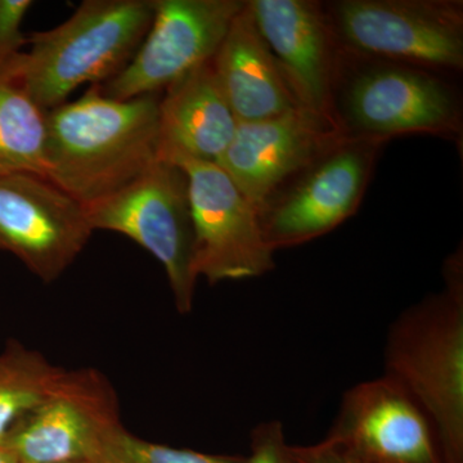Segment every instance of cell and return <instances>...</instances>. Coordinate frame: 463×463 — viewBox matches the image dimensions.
<instances>
[{"label": "cell", "instance_id": "30bf717a", "mask_svg": "<svg viewBox=\"0 0 463 463\" xmlns=\"http://www.w3.org/2000/svg\"><path fill=\"white\" fill-rule=\"evenodd\" d=\"M322 441L365 463H443L430 420L385 374L346 390Z\"/></svg>", "mask_w": 463, "mask_h": 463}, {"label": "cell", "instance_id": "ac0fdd59", "mask_svg": "<svg viewBox=\"0 0 463 463\" xmlns=\"http://www.w3.org/2000/svg\"><path fill=\"white\" fill-rule=\"evenodd\" d=\"M67 373L14 341L0 352V446L17 423L61 385Z\"/></svg>", "mask_w": 463, "mask_h": 463}, {"label": "cell", "instance_id": "7a4b0ae2", "mask_svg": "<svg viewBox=\"0 0 463 463\" xmlns=\"http://www.w3.org/2000/svg\"><path fill=\"white\" fill-rule=\"evenodd\" d=\"M462 261L448 265L447 285L390 325L383 374L430 420L443 463H463Z\"/></svg>", "mask_w": 463, "mask_h": 463}, {"label": "cell", "instance_id": "e0dca14e", "mask_svg": "<svg viewBox=\"0 0 463 463\" xmlns=\"http://www.w3.org/2000/svg\"><path fill=\"white\" fill-rule=\"evenodd\" d=\"M47 114L14 81L0 78V175L45 176Z\"/></svg>", "mask_w": 463, "mask_h": 463}, {"label": "cell", "instance_id": "ffe728a7", "mask_svg": "<svg viewBox=\"0 0 463 463\" xmlns=\"http://www.w3.org/2000/svg\"><path fill=\"white\" fill-rule=\"evenodd\" d=\"M33 5L32 0H0V76L27 44L21 25Z\"/></svg>", "mask_w": 463, "mask_h": 463}, {"label": "cell", "instance_id": "5b68a950", "mask_svg": "<svg viewBox=\"0 0 463 463\" xmlns=\"http://www.w3.org/2000/svg\"><path fill=\"white\" fill-rule=\"evenodd\" d=\"M188 181L194 223V273L210 285L264 276L274 269V250L260 213L215 163L174 158Z\"/></svg>", "mask_w": 463, "mask_h": 463}, {"label": "cell", "instance_id": "9c48e42d", "mask_svg": "<svg viewBox=\"0 0 463 463\" xmlns=\"http://www.w3.org/2000/svg\"><path fill=\"white\" fill-rule=\"evenodd\" d=\"M93 233L83 203L45 176L0 175V250L43 282L56 281Z\"/></svg>", "mask_w": 463, "mask_h": 463}, {"label": "cell", "instance_id": "9a60e30c", "mask_svg": "<svg viewBox=\"0 0 463 463\" xmlns=\"http://www.w3.org/2000/svg\"><path fill=\"white\" fill-rule=\"evenodd\" d=\"M213 69L239 123L267 120L303 108L259 32L248 2L232 21L213 58Z\"/></svg>", "mask_w": 463, "mask_h": 463}, {"label": "cell", "instance_id": "3957f363", "mask_svg": "<svg viewBox=\"0 0 463 463\" xmlns=\"http://www.w3.org/2000/svg\"><path fill=\"white\" fill-rule=\"evenodd\" d=\"M154 0H85L74 14L27 39L0 78L11 79L44 111L63 105L84 84L120 74L147 35Z\"/></svg>", "mask_w": 463, "mask_h": 463}, {"label": "cell", "instance_id": "ba28073f", "mask_svg": "<svg viewBox=\"0 0 463 463\" xmlns=\"http://www.w3.org/2000/svg\"><path fill=\"white\" fill-rule=\"evenodd\" d=\"M118 426L115 390L99 371L83 368L69 371L2 446L20 463H96L103 441Z\"/></svg>", "mask_w": 463, "mask_h": 463}, {"label": "cell", "instance_id": "7c38bea8", "mask_svg": "<svg viewBox=\"0 0 463 463\" xmlns=\"http://www.w3.org/2000/svg\"><path fill=\"white\" fill-rule=\"evenodd\" d=\"M341 125L306 108L254 123H239L216 165L263 214L286 179L312 166L346 139Z\"/></svg>", "mask_w": 463, "mask_h": 463}, {"label": "cell", "instance_id": "cb8c5ba5", "mask_svg": "<svg viewBox=\"0 0 463 463\" xmlns=\"http://www.w3.org/2000/svg\"><path fill=\"white\" fill-rule=\"evenodd\" d=\"M78 463H88V462H78Z\"/></svg>", "mask_w": 463, "mask_h": 463}, {"label": "cell", "instance_id": "44dd1931", "mask_svg": "<svg viewBox=\"0 0 463 463\" xmlns=\"http://www.w3.org/2000/svg\"><path fill=\"white\" fill-rule=\"evenodd\" d=\"M250 456L242 463H298L279 420L261 422L251 432Z\"/></svg>", "mask_w": 463, "mask_h": 463}, {"label": "cell", "instance_id": "277c9868", "mask_svg": "<svg viewBox=\"0 0 463 463\" xmlns=\"http://www.w3.org/2000/svg\"><path fill=\"white\" fill-rule=\"evenodd\" d=\"M91 230L123 234L163 264L182 315L194 307V223L188 181L181 166L158 158L111 196L85 206Z\"/></svg>", "mask_w": 463, "mask_h": 463}, {"label": "cell", "instance_id": "603a6c76", "mask_svg": "<svg viewBox=\"0 0 463 463\" xmlns=\"http://www.w3.org/2000/svg\"><path fill=\"white\" fill-rule=\"evenodd\" d=\"M0 463H20L7 447L0 446Z\"/></svg>", "mask_w": 463, "mask_h": 463}, {"label": "cell", "instance_id": "4fadbf2b", "mask_svg": "<svg viewBox=\"0 0 463 463\" xmlns=\"http://www.w3.org/2000/svg\"><path fill=\"white\" fill-rule=\"evenodd\" d=\"M358 137L385 139L408 133H458V105L443 81L419 70L381 67L359 76L346 96Z\"/></svg>", "mask_w": 463, "mask_h": 463}, {"label": "cell", "instance_id": "52a82bcc", "mask_svg": "<svg viewBox=\"0 0 463 463\" xmlns=\"http://www.w3.org/2000/svg\"><path fill=\"white\" fill-rule=\"evenodd\" d=\"M350 47L401 62L439 69L463 66V14L440 0H345L336 7Z\"/></svg>", "mask_w": 463, "mask_h": 463}, {"label": "cell", "instance_id": "6da1fadb", "mask_svg": "<svg viewBox=\"0 0 463 463\" xmlns=\"http://www.w3.org/2000/svg\"><path fill=\"white\" fill-rule=\"evenodd\" d=\"M157 94L112 99L94 85L47 114L45 178L84 206L127 187L158 160Z\"/></svg>", "mask_w": 463, "mask_h": 463}, {"label": "cell", "instance_id": "d6986e66", "mask_svg": "<svg viewBox=\"0 0 463 463\" xmlns=\"http://www.w3.org/2000/svg\"><path fill=\"white\" fill-rule=\"evenodd\" d=\"M243 457L207 455L151 443L118 426L103 441L96 463H242Z\"/></svg>", "mask_w": 463, "mask_h": 463}, {"label": "cell", "instance_id": "8fae6325", "mask_svg": "<svg viewBox=\"0 0 463 463\" xmlns=\"http://www.w3.org/2000/svg\"><path fill=\"white\" fill-rule=\"evenodd\" d=\"M380 139L353 137L307 167L303 179L261 214L270 248H291L328 233L350 218L364 197Z\"/></svg>", "mask_w": 463, "mask_h": 463}, {"label": "cell", "instance_id": "7402d4cb", "mask_svg": "<svg viewBox=\"0 0 463 463\" xmlns=\"http://www.w3.org/2000/svg\"><path fill=\"white\" fill-rule=\"evenodd\" d=\"M298 463H365L350 458L319 441L313 446L292 447Z\"/></svg>", "mask_w": 463, "mask_h": 463}, {"label": "cell", "instance_id": "2e32d148", "mask_svg": "<svg viewBox=\"0 0 463 463\" xmlns=\"http://www.w3.org/2000/svg\"><path fill=\"white\" fill-rule=\"evenodd\" d=\"M239 121L221 90L213 60L170 85L158 106V157L216 163Z\"/></svg>", "mask_w": 463, "mask_h": 463}, {"label": "cell", "instance_id": "5bb4252c", "mask_svg": "<svg viewBox=\"0 0 463 463\" xmlns=\"http://www.w3.org/2000/svg\"><path fill=\"white\" fill-rule=\"evenodd\" d=\"M248 5L298 102L340 125L332 96L334 45L319 5L307 0H251Z\"/></svg>", "mask_w": 463, "mask_h": 463}, {"label": "cell", "instance_id": "8992f818", "mask_svg": "<svg viewBox=\"0 0 463 463\" xmlns=\"http://www.w3.org/2000/svg\"><path fill=\"white\" fill-rule=\"evenodd\" d=\"M241 0H154V18L127 67L97 85L109 99L157 94L214 58Z\"/></svg>", "mask_w": 463, "mask_h": 463}]
</instances>
